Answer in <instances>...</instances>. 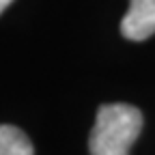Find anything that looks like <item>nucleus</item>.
<instances>
[{
	"label": "nucleus",
	"mask_w": 155,
	"mask_h": 155,
	"mask_svg": "<svg viewBox=\"0 0 155 155\" xmlns=\"http://www.w3.org/2000/svg\"><path fill=\"white\" fill-rule=\"evenodd\" d=\"M142 112L129 104H104L88 138L91 155H129L142 131Z\"/></svg>",
	"instance_id": "obj_1"
},
{
	"label": "nucleus",
	"mask_w": 155,
	"mask_h": 155,
	"mask_svg": "<svg viewBox=\"0 0 155 155\" xmlns=\"http://www.w3.org/2000/svg\"><path fill=\"white\" fill-rule=\"evenodd\" d=\"M121 35L129 41H144L155 35V0H129L121 19Z\"/></svg>",
	"instance_id": "obj_2"
},
{
	"label": "nucleus",
	"mask_w": 155,
	"mask_h": 155,
	"mask_svg": "<svg viewBox=\"0 0 155 155\" xmlns=\"http://www.w3.org/2000/svg\"><path fill=\"white\" fill-rule=\"evenodd\" d=\"M0 155H35V149L19 127L0 125Z\"/></svg>",
	"instance_id": "obj_3"
},
{
	"label": "nucleus",
	"mask_w": 155,
	"mask_h": 155,
	"mask_svg": "<svg viewBox=\"0 0 155 155\" xmlns=\"http://www.w3.org/2000/svg\"><path fill=\"white\" fill-rule=\"evenodd\" d=\"M11 2H13V0H0V13H2V11H5Z\"/></svg>",
	"instance_id": "obj_4"
}]
</instances>
